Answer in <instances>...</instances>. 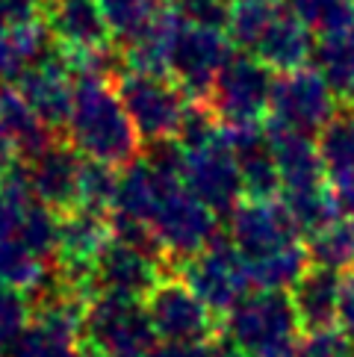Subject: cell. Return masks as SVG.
<instances>
[{"mask_svg":"<svg viewBox=\"0 0 354 357\" xmlns=\"http://www.w3.org/2000/svg\"><path fill=\"white\" fill-rule=\"evenodd\" d=\"M177 278L207 304V310L222 322L248 292H254L248 263L227 239H216L195 257L174 266Z\"/></svg>","mask_w":354,"mask_h":357,"instance_id":"cell-5","label":"cell"},{"mask_svg":"<svg viewBox=\"0 0 354 357\" xmlns=\"http://www.w3.org/2000/svg\"><path fill=\"white\" fill-rule=\"evenodd\" d=\"M307 266H310V254L305 248V242H295V245H286L263 260L248 263V272H251L254 289L284 292V289H293L295 280L307 272Z\"/></svg>","mask_w":354,"mask_h":357,"instance_id":"cell-27","label":"cell"},{"mask_svg":"<svg viewBox=\"0 0 354 357\" xmlns=\"http://www.w3.org/2000/svg\"><path fill=\"white\" fill-rule=\"evenodd\" d=\"M171 12L189 27L224 30L227 21V0H166Z\"/></svg>","mask_w":354,"mask_h":357,"instance_id":"cell-36","label":"cell"},{"mask_svg":"<svg viewBox=\"0 0 354 357\" xmlns=\"http://www.w3.org/2000/svg\"><path fill=\"white\" fill-rule=\"evenodd\" d=\"M151 227L166 248L171 269L219 239V215L204 207L192 192H186L183 183L169 186L157 213L151 215Z\"/></svg>","mask_w":354,"mask_h":357,"instance_id":"cell-7","label":"cell"},{"mask_svg":"<svg viewBox=\"0 0 354 357\" xmlns=\"http://www.w3.org/2000/svg\"><path fill=\"white\" fill-rule=\"evenodd\" d=\"M337 325L354 337V269L339 272V319Z\"/></svg>","mask_w":354,"mask_h":357,"instance_id":"cell-40","label":"cell"},{"mask_svg":"<svg viewBox=\"0 0 354 357\" xmlns=\"http://www.w3.org/2000/svg\"><path fill=\"white\" fill-rule=\"evenodd\" d=\"M337 109H339V98L331 92V86L310 66H305L275 77L269 119L266 121L313 136L331 121Z\"/></svg>","mask_w":354,"mask_h":357,"instance_id":"cell-11","label":"cell"},{"mask_svg":"<svg viewBox=\"0 0 354 357\" xmlns=\"http://www.w3.org/2000/svg\"><path fill=\"white\" fill-rule=\"evenodd\" d=\"M295 313L286 292L254 289L219 322V340L236 357H251L277 342L295 340Z\"/></svg>","mask_w":354,"mask_h":357,"instance_id":"cell-2","label":"cell"},{"mask_svg":"<svg viewBox=\"0 0 354 357\" xmlns=\"http://www.w3.org/2000/svg\"><path fill=\"white\" fill-rule=\"evenodd\" d=\"M224 139L231 145L239 174H243L245 198H277L281 192V177H277L275 154L269 145V133L263 124H245V127H222Z\"/></svg>","mask_w":354,"mask_h":357,"instance_id":"cell-16","label":"cell"},{"mask_svg":"<svg viewBox=\"0 0 354 357\" xmlns=\"http://www.w3.org/2000/svg\"><path fill=\"white\" fill-rule=\"evenodd\" d=\"M21 95L39 116V121L47 127L56 139H66L71 109H74V74L68 68V59L56 45L50 54L30 66L15 80Z\"/></svg>","mask_w":354,"mask_h":357,"instance_id":"cell-13","label":"cell"},{"mask_svg":"<svg viewBox=\"0 0 354 357\" xmlns=\"http://www.w3.org/2000/svg\"><path fill=\"white\" fill-rule=\"evenodd\" d=\"M18 160H21V157H18L15 145H12L9 139H6L3 133H0V183H3V181H6V174L18 165Z\"/></svg>","mask_w":354,"mask_h":357,"instance_id":"cell-41","label":"cell"},{"mask_svg":"<svg viewBox=\"0 0 354 357\" xmlns=\"http://www.w3.org/2000/svg\"><path fill=\"white\" fill-rule=\"evenodd\" d=\"M30 325V301L27 292L0 287V357L21 337V331Z\"/></svg>","mask_w":354,"mask_h":357,"instance_id":"cell-35","label":"cell"},{"mask_svg":"<svg viewBox=\"0 0 354 357\" xmlns=\"http://www.w3.org/2000/svg\"><path fill=\"white\" fill-rule=\"evenodd\" d=\"M24 74V62L18 59L15 42H12V27L0 21V83H15Z\"/></svg>","mask_w":354,"mask_h":357,"instance_id":"cell-39","label":"cell"},{"mask_svg":"<svg viewBox=\"0 0 354 357\" xmlns=\"http://www.w3.org/2000/svg\"><path fill=\"white\" fill-rule=\"evenodd\" d=\"M0 133L15 145L21 160L36 157L42 148L54 142V133L39 121L15 83H0Z\"/></svg>","mask_w":354,"mask_h":357,"instance_id":"cell-21","label":"cell"},{"mask_svg":"<svg viewBox=\"0 0 354 357\" xmlns=\"http://www.w3.org/2000/svg\"><path fill=\"white\" fill-rule=\"evenodd\" d=\"M47 272V263L30 254L18 239H0V287L30 292Z\"/></svg>","mask_w":354,"mask_h":357,"instance_id":"cell-32","label":"cell"},{"mask_svg":"<svg viewBox=\"0 0 354 357\" xmlns=\"http://www.w3.org/2000/svg\"><path fill=\"white\" fill-rule=\"evenodd\" d=\"M66 139L80 157L130 165L142 154V139L116 92V83L98 77H74V109Z\"/></svg>","mask_w":354,"mask_h":357,"instance_id":"cell-1","label":"cell"},{"mask_svg":"<svg viewBox=\"0 0 354 357\" xmlns=\"http://www.w3.org/2000/svg\"><path fill=\"white\" fill-rule=\"evenodd\" d=\"M284 9L281 0H227L224 36L239 54H254L263 33Z\"/></svg>","mask_w":354,"mask_h":357,"instance_id":"cell-24","label":"cell"},{"mask_svg":"<svg viewBox=\"0 0 354 357\" xmlns=\"http://www.w3.org/2000/svg\"><path fill=\"white\" fill-rule=\"evenodd\" d=\"M80 342H92L109 357H148L160 340L145 313V304L95 292L86 301Z\"/></svg>","mask_w":354,"mask_h":357,"instance_id":"cell-3","label":"cell"},{"mask_svg":"<svg viewBox=\"0 0 354 357\" xmlns=\"http://www.w3.org/2000/svg\"><path fill=\"white\" fill-rule=\"evenodd\" d=\"M83 157L71 148L68 139H54L36 157L24 160L30 174L33 198L56 213H68L77 207V181H80Z\"/></svg>","mask_w":354,"mask_h":357,"instance_id":"cell-14","label":"cell"},{"mask_svg":"<svg viewBox=\"0 0 354 357\" xmlns=\"http://www.w3.org/2000/svg\"><path fill=\"white\" fill-rule=\"evenodd\" d=\"M251 357H301L298 351V340H286V342H277V346H269Z\"/></svg>","mask_w":354,"mask_h":357,"instance_id":"cell-42","label":"cell"},{"mask_svg":"<svg viewBox=\"0 0 354 357\" xmlns=\"http://www.w3.org/2000/svg\"><path fill=\"white\" fill-rule=\"evenodd\" d=\"M154 3H166V0H154Z\"/></svg>","mask_w":354,"mask_h":357,"instance_id":"cell-44","label":"cell"},{"mask_svg":"<svg viewBox=\"0 0 354 357\" xmlns=\"http://www.w3.org/2000/svg\"><path fill=\"white\" fill-rule=\"evenodd\" d=\"M45 24L66 50H88L116 42L98 0H45Z\"/></svg>","mask_w":354,"mask_h":357,"instance_id":"cell-18","label":"cell"},{"mask_svg":"<svg viewBox=\"0 0 354 357\" xmlns=\"http://www.w3.org/2000/svg\"><path fill=\"white\" fill-rule=\"evenodd\" d=\"M289 301H293V313L301 334L339 328V272L310 263L307 272L289 289Z\"/></svg>","mask_w":354,"mask_h":357,"instance_id":"cell-19","label":"cell"},{"mask_svg":"<svg viewBox=\"0 0 354 357\" xmlns=\"http://www.w3.org/2000/svg\"><path fill=\"white\" fill-rule=\"evenodd\" d=\"M162 280V266L145 254H139L121 242L109 239L104 251L95 257L92 284L95 292H109V296L145 301L148 292Z\"/></svg>","mask_w":354,"mask_h":357,"instance_id":"cell-15","label":"cell"},{"mask_svg":"<svg viewBox=\"0 0 354 357\" xmlns=\"http://www.w3.org/2000/svg\"><path fill=\"white\" fill-rule=\"evenodd\" d=\"M316 148H319L328 181L354 174V100L339 104L331 121L316 136Z\"/></svg>","mask_w":354,"mask_h":357,"instance_id":"cell-25","label":"cell"},{"mask_svg":"<svg viewBox=\"0 0 354 357\" xmlns=\"http://www.w3.org/2000/svg\"><path fill=\"white\" fill-rule=\"evenodd\" d=\"M233 56V45L227 42L224 30L189 27L180 21L169 56V77L183 89L189 100H207L216 74Z\"/></svg>","mask_w":354,"mask_h":357,"instance_id":"cell-12","label":"cell"},{"mask_svg":"<svg viewBox=\"0 0 354 357\" xmlns=\"http://www.w3.org/2000/svg\"><path fill=\"white\" fill-rule=\"evenodd\" d=\"M298 227L281 198H245L227 213V242L245 263L263 260L286 245H295Z\"/></svg>","mask_w":354,"mask_h":357,"instance_id":"cell-8","label":"cell"},{"mask_svg":"<svg viewBox=\"0 0 354 357\" xmlns=\"http://www.w3.org/2000/svg\"><path fill=\"white\" fill-rule=\"evenodd\" d=\"M275 71L251 54H233L216 74L207 107L222 127L263 124L272 104Z\"/></svg>","mask_w":354,"mask_h":357,"instance_id":"cell-4","label":"cell"},{"mask_svg":"<svg viewBox=\"0 0 354 357\" xmlns=\"http://www.w3.org/2000/svg\"><path fill=\"white\" fill-rule=\"evenodd\" d=\"M45 18V0H0V21L9 27Z\"/></svg>","mask_w":354,"mask_h":357,"instance_id":"cell-38","label":"cell"},{"mask_svg":"<svg viewBox=\"0 0 354 357\" xmlns=\"http://www.w3.org/2000/svg\"><path fill=\"white\" fill-rule=\"evenodd\" d=\"M116 92L121 98L124 109H128L142 145L177 136V127H180V119L189 107V98L171 77L124 71L116 80Z\"/></svg>","mask_w":354,"mask_h":357,"instance_id":"cell-6","label":"cell"},{"mask_svg":"<svg viewBox=\"0 0 354 357\" xmlns=\"http://www.w3.org/2000/svg\"><path fill=\"white\" fill-rule=\"evenodd\" d=\"M77 357H109V354L92 346V342H77Z\"/></svg>","mask_w":354,"mask_h":357,"instance_id":"cell-43","label":"cell"},{"mask_svg":"<svg viewBox=\"0 0 354 357\" xmlns=\"http://www.w3.org/2000/svg\"><path fill=\"white\" fill-rule=\"evenodd\" d=\"M281 201L286 204L289 215L298 227L301 236H310L316 234L319 227H325L328 222L339 219V210H337V201L331 192V183H322V186H310V189H298V192H284Z\"/></svg>","mask_w":354,"mask_h":357,"instance_id":"cell-28","label":"cell"},{"mask_svg":"<svg viewBox=\"0 0 354 357\" xmlns=\"http://www.w3.org/2000/svg\"><path fill=\"white\" fill-rule=\"evenodd\" d=\"M98 6L109 24L112 39H118L124 45L154 21L157 9L162 3H154V0H98Z\"/></svg>","mask_w":354,"mask_h":357,"instance_id":"cell-33","label":"cell"},{"mask_svg":"<svg viewBox=\"0 0 354 357\" xmlns=\"http://www.w3.org/2000/svg\"><path fill=\"white\" fill-rule=\"evenodd\" d=\"M266 133H269L277 177H281V195L310 189V186H322L328 181L316 139L298 130H289V127H281L275 121H266Z\"/></svg>","mask_w":354,"mask_h":357,"instance_id":"cell-17","label":"cell"},{"mask_svg":"<svg viewBox=\"0 0 354 357\" xmlns=\"http://www.w3.org/2000/svg\"><path fill=\"white\" fill-rule=\"evenodd\" d=\"M313 71L331 86L339 104L354 100V27L319 36L313 45Z\"/></svg>","mask_w":354,"mask_h":357,"instance_id":"cell-23","label":"cell"},{"mask_svg":"<svg viewBox=\"0 0 354 357\" xmlns=\"http://www.w3.org/2000/svg\"><path fill=\"white\" fill-rule=\"evenodd\" d=\"M174 183H180V181H171V177L157 174L142 160V154H139L130 165H124L121 169L118 195H116V207H112V213L130 215V219H139V222L151 225V215L157 213L162 195H166L169 186H174Z\"/></svg>","mask_w":354,"mask_h":357,"instance_id":"cell-22","label":"cell"},{"mask_svg":"<svg viewBox=\"0 0 354 357\" xmlns=\"http://www.w3.org/2000/svg\"><path fill=\"white\" fill-rule=\"evenodd\" d=\"M313 45H316L313 33L284 3V9L275 15V21L269 24V30L263 33V39L251 56H257L263 66H269L275 74H286V71L307 66L313 56Z\"/></svg>","mask_w":354,"mask_h":357,"instance_id":"cell-20","label":"cell"},{"mask_svg":"<svg viewBox=\"0 0 354 357\" xmlns=\"http://www.w3.org/2000/svg\"><path fill=\"white\" fill-rule=\"evenodd\" d=\"M145 313L160 342H210L219 337V319L180 278L162 275L148 292Z\"/></svg>","mask_w":354,"mask_h":357,"instance_id":"cell-9","label":"cell"},{"mask_svg":"<svg viewBox=\"0 0 354 357\" xmlns=\"http://www.w3.org/2000/svg\"><path fill=\"white\" fill-rule=\"evenodd\" d=\"M301 357H354V337H348L343 328L310 331L298 340Z\"/></svg>","mask_w":354,"mask_h":357,"instance_id":"cell-37","label":"cell"},{"mask_svg":"<svg viewBox=\"0 0 354 357\" xmlns=\"http://www.w3.org/2000/svg\"><path fill=\"white\" fill-rule=\"evenodd\" d=\"M180 183L186 192H192L216 215H227L243 201L245 195L243 174H239V165L224 139V130L207 145L183 151Z\"/></svg>","mask_w":354,"mask_h":357,"instance_id":"cell-10","label":"cell"},{"mask_svg":"<svg viewBox=\"0 0 354 357\" xmlns=\"http://www.w3.org/2000/svg\"><path fill=\"white\" fill-rule=\"evenodd\" d=\"M118 181H121V169H116V165H109V162L83 157L80 181H77V207L109 215L112 207H116Z\"/></svg>","mask_w":354,"mask_h":357,"instance_id":"cell-29","label":"cell"},{"mask_svg":"<svg viewBox=\"0 0 354 357\" xmlns=\"http://www.w3.org/2000/svg\"><path fill=\"white\" fill-rule=\"evenodd\" d=\"M30 254H36L39 260H54L56 257V239H59V213L45 207V204L33 201L24 210V219L15 236Z\"/></svg>","mask_w":354,"mask_h":357,"instance_id":"cell-31","label":"cell"},{"mask_svg":"<svg viewBox=\"0 0 354 357\" xmlns=\"http://www.w3.org/2000/svg\"><path fill=\"white\" fill-rule=\"evenodd\" d=\"M3 357H77V342L50 334L42 325L30 322L21 337L6 349Z\"/></svg>","mask_w":354,"mask_h":357,"instance_id":"cell-34","label":"cell"},{"mask_svg":"<svg viewBox=\"0 0 354 357\" xmlns=\"http://www.w3.org/2000/svg\"><path fill=\"white\" fill-rule=\"evenodd\" d=\"M286 9L316 36L354 27V0H286Z\"/></svg>","mask_w":354,"mask_h":357,"instance_id":"cell-30","label":"cell"},{"mask_svg":"<svg viewBox=\"0 0 354 357\" xmlns=\"http://www.w3.org/2000/svg\"><path fill=\"white\" fill-rule=\"evenodd\" d=\"M305 248L313 266H325L334 272L354 269V219L339 215V219L328 222L316 234L305 236Z\"/></svg>","mask_w":354,"mask_h":357,"instance_id":"cell-26","label":"cell"}]
</instances>
